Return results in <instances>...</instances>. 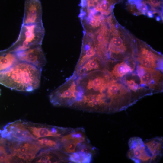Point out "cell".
Here are the masks:
<instances>
[{
  "mask_svg": "<svg viewBox=\"0 0 163 163\" xmlns=\"http://www.w3.org/2000/svg\"><path fill=\"white\" fill-rule=\"evenodd\" d=\"M42 71L31 64L19 61L0 72V84L12 90L32 92L40 86Z\"/></svg>",
  "mask_w": 163,
  "mask_h": 163,
  "instance_id": "6da1fadb",
  "label": "cell"
},
{
  "mask_svg": "<svg viewBox=\"0 0 163 163\" xmlns=\"http://www.w3.org/2000/svg\"><path fill=\"white\" fill-rule=\"evenodd\" d=\"M114 21L110 25V35L107 50V60L111 58L122 61L132 56L134 53L133 42L127 34Z\"/></svg>",
  "mask_w": 163,
  "mask_h": 163,
  "instance_id": "7a4b0ae2",
  "label": "cell"
},
{
  "mask_svg": "<svg viewBox=\"0 0 163 163\" xmlns=\"http://www.w3.org/2000/svg\"><path fill=\"white\" fill-rule=\"evenodd\" d=\"M122 0H80L79 17L82 27L103 20L112 13L115 5Z\"/></svg>",
  "mask_w": 163,
  "mask_h": 163,
  "instance_id": "3957f363",
  "label": "cell"
},
{
  "mask_svg": "<svg viewBox=\"0 0 163 163\" xmlns=\"http://www.w3.org/2000/svg\"><path fill=\"white\" fill-rule=\"evenodd\" d=\"M45 34L42 22L22 24L16 40L7 49L15 52L41 46Z\"/></svg>",
  "mask_w": 163,
  "mask_h": 163,
  "instance_id": "277c9868",
  "label": "cell"
},
{
  "mask_svg": "<svg viewBox=\"0 0 163 163\" xmlns=\"http://www.w3.org/2000/svg\"><path fill=\"white\" fill-rule=\"evenodd\" d=\"M13 162L28 163L33 161L41 149L34 142L8 141Z\"/></svg>",
  "mask_w": 163,
  "mask_h": 163,
  "instance_id": "5b68a950",
  "label": "cell"
},
{
  "mask_svg": "<svg viewBox=\"0 0 163 163\" xmlns=\"http://www.w3.org/2000/svg\"><path fill=\"white\" fill-rule=\"evenodd\" d=\"M0 135L9 141L35 140L26 128L24 121L21 120L8 123L0 130Z\"/></svg>",
  "mask_w": 163,
  "mask_h": 163,
  "instance_id": "8992f818",
  "label": "cell"
},
{
  "mask_svg": "<svg viewBox=\"0 0 163 163\" xmlns=\"http://www.w3.org/2000/svg\"><path fill=\"white\" fill-rule=\"evenodd\" d=\"M19 61L25 62L42 69L46 62L41 46L15 52Z\"/></svg>",
  "mask_w": 163,
  "mask_h": 163,
  "instance_id": "52a82bcc",
  "label": "cell"
},
{
  "mask_svg": "<svg viewBox=\"0 0 163 163\" xmlns=\"http://www.w3.org/2000/svg\"><path fill=\"white\" fill-rule=\"evenodd\" d=\"M25 126L30 134L36 140L48 137H59L62 135V128L24 121Z\"/></svg>",
  "mask_w": 163,
  "mask_h": 163,
  "instance_id": "ba28073f",
  "label": "cell"
},
{
  "mask_svg": "<svg viewBox=\"0 0 163 163\" xmlns=\"http://www.w3.org/2000/svg\"><path fill=\"white\" fill-rule=\"evenodd\" d=\"M24 6L22 24H32L42 22V8L40 0H25Z\"/></svg>",
  "mask_w": 163,
  "mask_h": 163,
  "instance_id": "9c48e42d",
  "label": "cell"
},
{
  "mask_svg": "<svg viewBox=\"0 0 163 163\" xmlns=\"http://www.w3.org/2000/svg\"><path fill=\"white\" fill-rule=\"evenodd\" d=\"M83 34L81 53L75 69L78 68L87 61L97 55L92 35Z\"/></svg>",
  "mask_w": 163,
  "mask_h": 163,
  "instance_id": "30bf717a",
  "label": "cell"
},
{
  "mask_svg": "<svg viewBox=\"0 0 163 163\" xmlns=\"http://www.w3.org/2000/svg\"><path fill=\"white\" fill-rule=\"evenodd\" d=\"M144 151L150 162H157L161 158L163 151V138L156 137L144 142Z\"/></svg>",
  "mask_w": 163,
  "mask_h": 163,
  "instance_id": "8fae6325",
  "label": "cell"
},
{
  "mask_svg": "<svg viewBox=\"0 0 163 163\" xmlns=\"http://www.w3.org/2000/svg\"><path fill=\"white\" fill-rule=\"evenodd\" d=\"M104 62L97 55L86 62L80 67L75 69L73 75H81L90 72L105 69Z\"/></svg>",
  "mask_w": 163,
  "mask_h": 163,
  "instance_id": "7c38bea8",
  "label": "cell"
},
{
  "mask_svg": "<svg viewBox=\"0 0 163 163\" xmlns=\"http://www.w3.org/2000/svg\"><path fill=\"white\" fill-rule=\"evenodd\" d=\"M143 72L140 77L141 85H148L153 88L158 83L161 78V75L159 70L155 69L144 67Z\"/></svg>",
  "mask_w": 163,
  "mask_h": 163,
  "instance_id": "4fadbf2b",
  "label": "cell"
},
{
  "mask_svg": "<svg viewBox=\"0 0 163 163\" xmlns=\"http://www.w3.org/2000/svg\"><path fill=\"white\" fill-rule=\"evenodd\" d=\"M19 61L15 52L7 49L0 51V72L9 69Z\"/></svg>",
  "mask_w": 163,
  "mask_h": 163,
  "instance_id": "5bb4252c",
  "label": "cell"
},
{
  "mask_svg": "<svg viewBox=\"0 0 163 163\" xmlns=\"http://www.w3.org/2000/svg\"><path fill=\"white\" fill-rule=\"evenodd\" d=\"M53 149H45L40 150L33 161L37 163L58 162L62 161L60 154Z\"/></svg>",
  "mask_w": 163,
  "mask_h": 163,
  "instance_id": "9a60e30c",
  "label": "cell"
},
{
  "mask_svg": "<svg viewBox=\"0 0 163 163\" xmlns=\"http://www.w3.org/2000/svg\"><path fill=\"white\" fill-rule=\"evenodd\" d=\"M133 70V68L124 61L117 64L110 72L107 71L112 78H117L123 77Z\"/></svg>",
  "mask_w": 163,
  "mask_h": 163,
  "instance_id": "2e32d148",
  "label": "cell"
},
{
  "mask_svg": "<svg viewBox=\"0 0 163 163\" xmlns=\"http://www.w3.org/2000/svg\"><path fill=\"white\" fill-rule=\"evenodd\" d=\"M138 46V56L146 57L157 62L162 60L161 56L159 54L150 49L145 44H139Z\"/></svg>",
  "mask_w": 163,
  "mask_h": 163,
  "instance_id": "e0dca14e",
  "label": "cell"
},
{
  "mask_svg": "<svg viewBox=\"0 0 163 163\" xmlns=\"http://www.w3.org/2000/svg\"><path fill=\"white\" fill-rule=\"evenodd\" d=\"M92 154L79 151L71 153L69 160L75 163H89L92 159Z\"/></svg>",
  "mask_w": 163,
  "mask_h": 163,
  "instance_id": "ac0fdd59",
  "label": "cell"
},
{
  "mask_svg": "<svg viewBox=\"0 0 163 163\" xmlns=\"http://www.w3.org/2000/svg\"><path fill=\"white\" fill-rule=\"evenodd\" d=\"M34 142L41 148L45 149H56L59 148L60 144L56 140L50 138H41L36 139Z\"/></svg>",
  "mask_w": 163,
  "mask_h": 163,
  "instance_id": "d6986e66",
  "label": "cell"
},
{
  "mask_svg": "<svg viewBox=\"0 0 163 163\" xmlns=\"http://www.w3.org/2000/svg\"><path fill=\"white\" fill-rule=\"evenodd\" d=\"M85 138L75 139H72L63 144L64 151L67 153H71L75 152L77 146L80 143L84 142Z\"/></svg>",
  "mask_w": 163,
  "mask_h": 163,
  "instance_id": "ffe728a7",
  "label": "cell"
},
{
  "mask_svg": "<svg viewBox=\"0 0 163 163\" xmlns=\"http://www.w3.org/2000/svg\"><path fill=\"white\" fill-rule=\"evenodd\" d=\"M137 59L141 65L148 68L155 69L158 65L156 61L142 56H138Z\"/></svg>",
  "mask_w": 163,
  "mask_h": 163,
  "instance_id": "44dd1931",
  "label": "cell"
},
{
  "mask_svg": "<svg viewBox=\"0 0 163 163\" xmlns=\"http://www.w3.org/2000/svg\"><path fill=\"white\" fill-rule=\"evenodd\" d=\"M135 83V81L133 79H131L127 81V84L129 88L130 89L133 86Z\"/></svg>",
  "mask_w": 163,
  "mask_h": 163,
  "instance_id": "7402d4cb",
  "label": "cell"
},
{
  "mask_svg": "<svg viewBox=\"0 0 163 163\" xmlns=\"http://www.w3.org/2000/svg\"><path fill=\"white\" fill-rule=\"evenodd\" d=\"M146 15L149 18H152L154 17L153 12L151 10L148 11L146 13Z\"/></svg>",
  "mask_w": 163,
  "mask_h": 163,
  "instance_id": "603a6c76",
  "label": "cell"
},
{
  "mask_svg": "<svg viewBox=\"0 0 163 163\" xmlns=\"http://www.w3.org/2000/svg\"><path fill=\"white\" fill-rule=\"evenodd\" d=\"M156 20L157 21H159L161 20L160 17L159 16H157L156 18Z\"/></svg>",
  "mask_w": 163,
  "mask_h": 163,
  "instance_id": "cb8c5ba5",
  "label": "cell"
},
{
  "mask_svg": "<svg viewBox=\"0 0 163 163\" xmlns=\"http://www.w3.org/2000/svg\"></svg>",
  "mask_w": 163,
  "mask_h": 163,
  "instance_id": "d4e9b609",
  "label": "cell"
}]
</instances>
